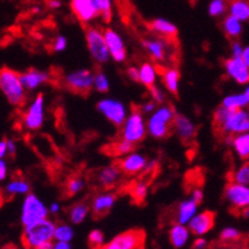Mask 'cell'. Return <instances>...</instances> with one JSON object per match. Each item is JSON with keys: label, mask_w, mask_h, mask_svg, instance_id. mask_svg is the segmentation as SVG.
Instances as JSON below:
<instances>
[{"label": "cell", "mask_w": 249, "mask_h": 249, "mask_svg": "<svg viewBox=\"0 0 249 249\" xmlns=\"http://www.w3.org/2000/svg\"><path fill=\"white\" fill-rule=\"evenodd\" d=\"M213 124L217 132L224 137L248 132L249 112L243 108L231 110L221 105L214 111Z\"/></svg>", "instance_id": "cell-1"}, {"label": "cell", "mask_w": 249, "mask_h": 249, "mask_svg": "<svg viewBox=\"0 0 249 249\" xmlns=\"http://www.w3.org/2000/svg\"><path fill=\"white\" fill-rule=\"evenodd\" d=\"M0 91L9 104L15 107H21L26 102V90L20 79V74L13 69H0Z\"/></svg>", "instance_id": "cell-2"}, {"label": "cell", "mask_w": 249, "mask_h": 249, "mask_svg": "<svg viewBox=\"0 0 249 249\" xmlns=\"http://www.w3.org/2000/svg\"><path fill=\"white\" fill-rule=\"evenodd\" d=\"M176 115L177 113L171 105L162 104L161 106H159L147 119L148 135L157 140L166 139L173 130Z\"/></svg>", "instance_id": "cell-3"}, {"label": "cell", "mask_w": 249, "mask_h": 249, "mask_svg": "<svg viewBox=\"0 0 249 249\" xmlns=\"http://www.w3.org/2000/svg\"><path fill=\"white\" fill-rule=\"evenodd\" d=\"M55 228H56V224L51 219L49 218L41 219L31 226L24 227L21 242L26 249H35L40 244L54 239Z\"/></svg>", "instance_id": "cell-4"}, {"label": "cell", "mask_w": 249, "mask_h": 249, "mask_svg": "<svg viewBox=\"0 0 249 249\" xmlns=\"http://www.w3.org/2000/svg\"><path fill=\"white\" fill-rule=\"evenodd\" d=\"M146 135H148V132L147 121L144 120V115L140 107H133L122 124L120 137L136 146L143 141Z\"/></svg>", "instance_id": "cell-5"}, {"label": "cell", "mask_w": 249, "mask_h": 249, "mask_svg": "<svg viewBox=\"0 0 249 249\" xmlns=\"http://www.w3.org/2000/svg\"><path fill=\"white\" fill-rule=\"evenodd\" d=\"M85 39L88 44L89 53L91 57L96 64L102 65L106 64L111 59L110 53H108L107 44H106L104 30L96 26H88L85 30Z\"/></svg>", "instance_id": "cell-6"}, {"label": "cell", "mask_w": 249, "mask_h": 249, "mask_svg": "<svg viewBox=\"0 0 249 249\" xmlns=\"http://www.w3.org/2000/svg\"><path fill=\"white\" fill-rule=\"evenodd\" d=\"M62 85L79 95H89L93 90V72L88 69L71 71L62 77Z\"/></svg>", "instance_id": "cell-7"}, {"label": "cell", "mask_w": 249, "mask_h": 249, "mask_svg": "<svg viewBox=\"0 0 249 249\" xmlns=\"http://www.w3.org/2000/svg\"><path fill=\"white\" fill-rule=\"evenodd\" d=\"M49 208L34 193H28L21 207V223L24 227L31 226L48 218Z\"/></svg>", "instance_id": "cell-8"}, {"label": "cell", "mask_w": 249, "mask_h": 249, "mask_svg": "<svg viewBox=\"0 0 249 249\" xmlns=\"http://www.w3.org/2000/svg\"><path fill=\"white\" fill-rule=\"evenodd\" d=\"M44 121H45V97L43 93H37L23 113L21 122L26 130L36 131L43 127Z\"/></svg>", "instance_id": "cell-9"}, {"label": "cell", "mask_w": 249, "mask_h": 249, "mask_svg": "<svg viewBox=\"0 0 249 249\" xmlns=\"http://www.w3.org/2000/svg\"><path fill=\"white\" fill-rule=\"evenodd\" d=\"M97 110L116 127H121L126 117L128 116V111L124 105V102L120 100L110 99V97L100 100L97 102Z\"/></svg>", "instance_id": "cell-10"}, {"label": "cell", "mask_w": 249, "mask_h": 249, "mask_svg": "<svg viewBox=\"0 0 249 249\" xmlns=\"http://www.w3.org/2000/svg\"><path fill=\"white\" fill-rule=\"evenodd\" d=\"M146 239V233L142 230H130L112 238L96 249H139Z\"/></svg>", "instance_id": "cell-11"}, {"label": "cell", "mask_w": 249, "mask_h": 249, "mask_svg": "<svg viewBox=\"0 0 249 249\" xmlns=\"http://www.w3.org/2000/svg\"><path fill=\"white\" fill-rule=\"evenodd\" d=\"M224 198L232 210L241 213L249 206V186L231 181L224 188Z\"/></svg>", "instance_id": "cell-12"}, {"label": "cell", "mask_w": 249, "mask_h": 249, "mask_svg": "<svg viewBox=\"0 0 249 249\" xmlns=\"http://www.w3.org/2000/svg\"><path fill=\"white\" fill-rule=\"evenodd\" d=\"M70 8L72 14L82 24H90L100 18L99 9L93 0H70Z\"/></svg>", "instance_id": "cell-13"}, {"label": "cell", "mask_w": 249, "mask_h": 249, "mask_svg": "<svg viewBox=\"0 0 249 249\" xmlns=\"http://www.w3.org/2000/svg\"><path fill=\"white\" fill-rule=\"evenodd\" d=\"M104 35H105V40L106 44H107L111 59L116 62H124V60L127 59V49H126L121 35L116 30L110 28L104 30Z\"/></svg>", "instance_id": "cell-14"}, {"label": "cell", "mask_w": 249, "mask_h": 249, "mask_svg": "<svg viewBox=\"0 0 249 249\" xmlns=\"http://www.w3.org/2000/svg\"><path fill=\"white\" fill-rule=\"evenodd\" d=\"M224 71L227 76L239 85L249 84V66L242 60V57H228L224 61Z\"/></svg>", "instance_id": "cell-15"}, {"label": "cell", "mask_w": 249, "mask_h": 249, "mask_svg": "<svg viewBox=\"0 0 249 249\" xmlns=\"http://www.w3.org/2000/svg\"><path fill=\"white\" fill-rule=\"evenodd\" d=\"M173 130L183 143H191L197 136V124L186 115L177 113L173 121Z\"/></svg>", "instance_id": "cell-16"}, {"label": "cell", "mask_w": 249, "mask_h": 249, "mask_svg": "<svg viewBox=\"0 0 249 249\" xmlns=\"http://www.w3.org/2000/svg\"><path fill=\"white\" fill-rule=\"evenodd\" d=\"M171 40L164 37H155V39L142 40V46L147 51L151 59L155 62H162L167 59L168 50H170Z\"/></svg>", "instance_id": "cell-17"}, {"label": "cell", "mask_w": 249, "mask_h": 249, "mask_svg": "<svg viewBox=\"0 0 249 249\" xmlns=\"http://www.w3.org/2000/svg\"><path fill=\"white\" fill-rule=\"evenodd\" d=\"M148 160L140 152H131L124 156L119 161V167L122 173L127 176H135L143 172Z\"/></svg>", "instance_id": "cell-18"}, {"label": "cell", "mask_w": 249, "mask_h": 249, "mask_svg": "<svg viewBox=\"0 0 249 249\" xmlns=\"http://www.w3.org/2000/svg\"><path fill=\"white\" fill-rule=\"evenodd\" d=\"M117 196L115 192H101L96 195L91 201V212L95 218H101L107 214L112 210L113 204L116 203Z\"/></svg>", "instance_id": "cell-19"}, {"label": "cell", "mask_w": 249, "mask_h": 249, "mask_svg": "<svg viewBox=\"0 0 249 249\" xmlns=\"http://www.w3.org/2000/svg\"><path fill=\"white\" fill-rule=\"evenodd\" d=\"M215 213L212 211H203V212L196 214L188 222V228L191 233L195 235H203L210 232L214 227Z\"/></svg>", "instance_id": "cell-20"}, {"label": "cell", "mask_w": 249, "mask_h": 249, "mask_svg": "<svg viewBox=\"0 0 249 249\" xmlns=\"http://www.w3.org/2000/svg\"><path fill=\"white\" fill-rule=\"evenodd\" d=\"M20 79L26 91H35L50 80V74L39 69H29L20 74Z\"/></svg>", "instance_id": "cell-21"}, {"label": "cell", "mask_w": 249, "mask_h": 249, "mask_svg": "<svg viewBox=\"0 0 249 249\" xmlns=\"http://www.w3.org/2000/svg\"><path fill=\"white\" fill-rule=\"evenodd\" d=\"M148 28L152 33L157 34L159 36L164 37V39L173 40L177 37L178 34V29L172 21L167 19H163V18H157V19H153L150 24H148Z\"/></svg>", "instance_id": "cell-22"}, {"label": "cell", "mask_w": 249, "mask_h": 249, "mask_svg": "<svg viewBox=\"0 0 249 249\" xmlns=\"http://www.w3.org/2000/svg\"><path fill=\"white\" fill-rule=\"evenodd\" d=\"M121 170H120L119 164H111L107 167H104L97 172L96 181L100 186L110 188V187L115 186L117 182L121 178Z\"/></svg>", "instance_id": "cell-23"}, {"label": "cell", "mask_w": 249, "mask_h": 249, "mask_svg": "<svg viewBox=\"0 0 249 249\" xmlns=\"http://www.w3.org/2000/svg\"><path fill=\"white\" fill-rule=\"evenodd\" d=\"M198 206L199 204L192 197L182 201L177 207V222L181 224H188V222L196 215Z\"/></svg>", "instance_id": "cell-24"}, {"label": "cell", "mask_w": 249, "mask_h": 249, "mask_svg": "<svg viewBox=\"0 0 249 249\" xmlns=\"http://www.w3.org/2000/svg\"><path fill=\"white\" fill-rule=\"evenodd\" d=\"M230 146H232L233 151L237 153V156L243 161L249 160V131L244 133H239L232 136Z\"/></svg>", "instance_id": "cell-25"}, {"label": "cell", "mask_w": 249, "mask_h": 249, "mask_svg": "<svg viewBox=\"0 0 249 249\" xmlns=\"http://www.w3.org/2000/svg\"><path fill=\"white\" fill-rule=\"evenodd\" d=\"M190 234V228L181 223H177L175 224V226H172V228H171L170 232H168L170 242L175 248H182V247L187 243V241H188Z\"/></svg>", "instance_id": "cell-26"}, {"label": "cell", "mask_w": 249, "mask_h": 249, "mask_svg": "<svg viewBox=\"0 0 249 249\" xmlns=\"http://www.w3.org/2000/svg\"><path fill=\"white\" fill-rule=\"evenodd\" d=\"M179 80H181V74H179L178 69L167 68L162 71V82H163L164 88L173 95L178 93Z\"/></svg>", "instance_id": "cell-27"}, {"label": "cell", "mask_w": 249, "mask_h": 249, "mask_svg": "<svg viewBox=\"0 0 249 249\" xmlns=\"http://www.w3.org/2000/svg\"><path fill=\"white\" fill-rule=\"evenodd\" d=\"M140 70V82L146 89L152 88L156 85V80H157V68L155 64L150 61L142 62L141 66L139 68Z\"/></svg>", "instance_id": "cell-28"}, {"label": "cell", "mask_w": 249, "mask_h": 249, "mask_svg": "<svg viewBox=\"0 0 249 249\" xmlns=\"http://www.w3.org/2000/svg\"><path fill=\"white\" fill-rule=\"evenodd\" d=\"M222 29H223L224 34L230 37V39L235 40L242 34L243 25H242L241 20L237 19V18L233 17V15L228 14L223 20H222Z\"/></svg>", "instance_id": "cell-29"}, {"label": "cell", "mask_w": 249, "mask_h": 249, "mask_svg": "<svg viewBox=\"0 0 249 249\" xmlns=\"http://www.w3.org/2000/svg\"><path fill=\"white\" fill-rule=\"evenodd\" d=\"M228 13L242 23L249 21V0H230Z\"/></svg>", "instance_id": "cell-30"}, {"label": "cell", "mask_w": 249, "mask_h": 249, "mask_svg": "<svg viewBox=\"0 0 249 249\" xmlns=\"http://www.w3.org/2000/svg\"><path fill=\"white\" fill-rule=\"evenodd\" d=\"M133 148H135V144H132L131 142L126 141V140L121 139L120 137L117 141L112 142L107 146V152L111 156H116V157H124V156L128 155V153L133 152Z\"/></svg>", "instance_id": "cell-31"}, {"label": "cell", "mask_w": 249, "mask_h": 249, "mask_svg": "<svg viewBox=\"0 0 249 249\" xmlns=\"http://www.w3.org/2000/svg\"><path fill=\"white\" fill-rule=\"evenodd\" d=\"M4 193L9 196L28 195L30 193V184L23 178H14L6 184L4 188Z\"/></svg>", "instance_id": "cell-32"}, {"label": "cell", "mask_w": 249, "mask_h": 249, "mask_svg": "<svg viewBox=\"0 0 249 249\" xmlns=\"http://www.w3.org/2000/svg\"><path fill=\"white\" fill-rule=\"evenodd\" d=\"M91 207L88 203L80 202V203L74 204L69 211V218L74 224H80L85 221V218L89 215Z\"/></svg>", "instance_id": "cell-33"}, {"label": "cell", "mask_w": 249, "mask_h": 249, "mask_svg": "<svg viewBox=\"0 0 249 249\" xmlns=\"http://www.w3.org/2000/svg\"><path fill=\"white\" fill-rule=\"evenodd\" d=\"M249 105V101L247 100L244 92L241 93H232L228 95L222 101V106L231 110H238V108H244Z\"/></svg>", "instance_id": "cell-34"}, {"label": "cell", "mask_w": 249, "mask_h": 249, "mask_svg": "<svg viewBox=\"0 0 249 249\" xmlns=\"http://www.w3.org/2000/svg\"><path fill=\"white\" fill-rule=\"evenodd\" d=\"M131 198L136 203H143L148 196V183L146 181H137L130 188Z\"/></svg>", "instance_id": "cell-35"}, {"label": "cell", "mask_w": 249, "mask_h": 249, "mask_svg": "<svg viewBox=\"0 0 249 249\" xmlns=\"http://www.w3.org/2000/svg\"><path fill=\"white\" fill-rule=\"evenodd\" d=\"M230 178L235 183L249 186V161H246L237 170H234V172L230 176Z\"/></svg>", "instance_id": "cell-36"}, {"label": "cell", "mask_w": 249, "mask_h": 249, "mask_svg": "<svg viewBox=\"0 0 249 249\" xmlns=\"http://www.w3.org/2000/svg\"><path fill=\"white\" fill-rule=\"evenodd\" d=\"M230 0H211L208 5V14L212 18L223 17L228 12Z\"/></svg>", "instance_id": "cell-37"}, {"label": "cell", "mask_w": 249, "mask_h": 249, "mask_svg": "<svg viewBox=\"0 0 249 249\" xmlns=\"http://www.w3.org/2000/svg\"><path fill=\"white\" fill-rule=\"evenodd\" d=\"M93 89L101 93L108 92L110 90V80L104 71L93 72Z\"/></svg>", "instance_id": "cell-38"}, {"label": "cell", "mask_w": 249, "mask_h": 249, "mask_svg": "<svg viewBox=\"0 0 249 249\" xmlns=\"http://www.w3.org/2000/svg\"><path fill=\"white\" fill-rule=\"evenodd\" d=\"M85 187V181L80 176H72L66 182V193H68L69 197H72V196L77 195V193L81 192Z\"/></svg>", "instance_id": "cell-39"}, {"label": "cell", "mask_w": 249, "mask_h": 249, "mask_svg": "<svg viewBox=\"0 0 249 249\" xmlns=\"http://www.w3.org/2000/svg\"><path fill=\"white\" fill-rule=\"evenodd\" d=\"M99 9L100 17L104 23H110L112 19V0H93Z\"/></svg>", "instance_id": "cell-40"}, {"label": "cell", "mask_w": 249, "mask_h": 249, "mask_svg": "<svg viewBox=\"0 0 249 249\" xmlns=\"http://www.w3.org/2000/svg\"><path fill=\"white\" fill-rule=\"evenodd\" d=\"M74 238V231L68 224H59L55 228L54 239L57 242H70Z\"/></svg>", "instance_id": "cell-41"}, {"label": "cell", "mask_w": 249, "mask_h": 249, "mask_svg": "<svg viewBox=\"0 0 249 249\" xmlns=\"http://www.w3.org/2000/svg\"><path fill=\"white\" fill-rule=\"evenodd\" d=\"M104 243H105L104 233L99 230L91 231L90 234H89V244H90L91 249L99 248V247H101Z\"/></svg>", "instance_id": "cell-42"}, {"label": "cell", "mask_w": 249, "mask_h": 249, "mask_svg": "<svg viewBox=\"0 0 249 249\" xmlns=\"http://www.w3.org/2000/svg\"><path fill=\"white\" fill-rule=\"evenodd\" d=\"M219 238H221V241L223 242H235L241 238V232L238 230H235V228L230 227V228H226V230L222 231Z\"/></svg>", "instance_id": "cell-43"}, {"label": "cell", "mask_w": 249, "mask_h": 249, "mask_svg": "<svg viewBox=\"0 0 249 249\" xmlns=\"http://www.w3.org/2000/svg\"><path fill=\"white\" fill-rule=\"evenodd\" d=\"M148 91H150L152 101H155L157 105H162V104H164V101H166V95H164V92L162 91L161 88H159L157 85H153L152 88L148 89Z\"/></svg>", "instance_id": "cell-44"}, {"label": "cell", "mask_w": 249, "mask_h": 249, "mask_svg": "<svg viewBox=\"0 0 249 249\" xmlns=\"http://www.w3.org/2000/svg\"><path fill=\"white\" fill-rule=\"evenodd\" d=\"M68 48V39L64 35H57L51 44V49L54 53H62Z\"/></svg>", "instance_id": "cell-45"}, {"label": "cell", "mask_w": 249, "mask_h": 249, "mask_svg": "<svg viewBox=\"0 0 249 249\" xmlns=\"http://www.w3.org/2000/svg\"><path fill=\"white\" fill-rule=\"evenodd\" d=\"M243 46L238 40H233L232 45H231V55L233 57H241L242 53H243Z\"/></svg>", "instance_id": "cell-46"}, {"label": "cell", "mask_w": 249, "mask_h": 249, "mask_svg": "<svg viewBox=\"0 0 249 249\" xmlns=\"http://www.w3.org/2000/svg\"><path fill=\"white\" fill-rule=\"evenodd\" d=\"M156 108H157V104H156L155 101L144 102L143 105L140 106V110L142 111L143 115H151L152 112H155Z\"/></svg>", "instance_id": "cell-47"}, {"label": "cell", "mask_w": 249, "mask_h": 249, "mask_svg": "<svg viewBox=\"0 0 249 249\" xmlns=\"http://www.w3.org/2000/svg\"><path fill=\"white\" fill-rule=\"evenodd\" d=\"M127 76L130 77L132 81L135 82H140V70L139 68H136V66H130V68H127Z\"/></svg>", "instance_id": "cell-48"}, {"label": "cell", "mask_w": 249, "mask_h": 249, "mask_svg": "<svg viewBox=\"0 0 249 249\" xmlns=\"http://www.w3.org/2000/svg\"><path fill=\"white\" fill-rule=\"evenodd\" d=\"M8 176V164L3 159H0V182H3Z\"/></svg>", "instance_id": "cell-49"}, {"label": "cell", "mask_w": 249, "mask_h": 249, "mask_svg": "<svg viewBox=\"0 0 249 249\" xmlns=\"http://www.w3.org/2000/svg\"><path fill=\"white\" fill-rule=\"evenodd\" d=\"M191 197H192L198 204H201L202 202H203V192H202V190H199V188H195V190L192 191V193H191Z\"/></svg>", "instance_id": "cell-50"}, {"label": "cell", "mask_w": 249, "mask_h": 249, "mask_svg": "<svg viewBox=\"0 0 249 249\" xmlns=\"http://www.w3.org/2000/svg\"><path fill=\"white\" fill-rule=\"evenodd\" d=\"M8 153V139L0 141V159H4Z\"/></svg>", "instance_id": "cell-51"}, {"label": "cell", "mask_w": 249, "mask_h": 249, "mask_svg": "<svg viewBox=\"0 0 249 249\" xmlns=\"http://www.w3.org/2000/svg\"><path fill=\"white\" fill-rule=\"evenodd\" d=\"M156 167H157V161H156V160H150V161H147V164H146L143 172L151 173L156 170Z\"/></svg>", "instance_id": "cell-52"}, {"label": "cell", "mask_w": 249, "mask_h": 249, "mask_svg": "<svg viewBox=\"0 0 249 249\" xmlns=\"http://www.w3.org/2000/svg\"><path fill=\"white\" fill-rule=\"evenodd\" d=\"M8 153L10 156H14L17 153V143L12 139H8Z\"/></svg>", "instance_id": "cell-53"}, {"label": "cell", "mask_w": 249, "mask_h": 249, "mask_svg": "<svg viewBox=\"0 0 249 249\" xmlns=\"http://www.w3.org/2000/svg\"><path fill=\"white\" fill-rule=\"evenodd\" d=\"M207 247V241L203 238H198L196 239V242L193 243V249H204Z\"/></svg>", "instance_id": "cell-54"}, {"label": "cell", "mask_w": 249, "mask_h": 249, "mask_svg": "<svg viewBox=\"0 0 249 249\" xmlns=\"http://www.w3.org/2000/svg\"><path fill=\"white\" fill-rule=\"evenodd\" d=\"M48 6L50 9H59L61 8V1L60 0H49Z\"/></svg>", "instance_id": "cell-55"}, {"label": "cell", "mask_w": 249, "mask_h": 249, "mask_svg": "<svg viewBox=\"0 0 249 249\" xmlns=\"http://www.w3.org/2000/svg\"><path fill=\"white\" fill-rule=\"evenodd\" d=\"M241 57H242V60L246 62L247 65L249 66V46H246V48L243 49V53H242Z\"/></svg>", "instance_id": "cell-56"}, {"label": "cell", "mask_w": 249, "mask_h": 249, "mask_svg": "<svg viewBox=\"0 0 249 249\" xmlns=\"http://www.w3.org/2000/svg\"><path fill=\"white\" fill-rule=\"evenodd\" d=\"M54 249H71V246L69 244V242H57Z\"/></svg>", "instance_id": "cell-57"}, {"label": "cell", "mask_w": 249, "mask_h": 249, "mask_svg": "<svg viewBox=\"0 0 249 249\" xmlns=\"http://www.w3.org/2000/svg\"><path fill=\"white\" fill-rule=\"evenodd\" d=\"M55 244L53 243V241H49V242H45V243L40 244L39 247H36L35 249H54Z\"/></svg>", "instance_id": "cell-58"}, {"label": "cell", "mask_w": 249, "mask_h": 249, "mask_svg": "<svg viewBox=\"0 0 249 249\" xmlns=\"http://www.w3.org/2000/svg\"><path fill=\"white\" fill-rule=\"evenodd\" d=\"M60 211V204L56 203V202H54V203H51L50 208H49V212L53 213V214H56V213H59Z\"/></svg>", "instance_id": "cell-59"}, {"label": "cell", "mask_w": 249, "mask_h": 249, "mask_svg": "<svg viewBox=\"0 0 249 249\" xmlns=\"http://www.w3.org/2000/svg\"><path fill=\"white\" fill-rule=\"evenodd\" d=\"M241 213H242V214H243L244 218H249V206L246 207V208H244V210L242 211Z\"/></svg>", "instance_id": "cell-60"}, {"label": "cell", "mask_w": 249, "mask_h": 249, "mask_svg": "<svg viewBox=\"0 0 249 249\" xmlns=\"http://www.w3.org/2000/svg\"><path fill=\"white\" fill-rule=\"evenodd\" d=\"M243 92H244V95H246L247 100H248V101H249V84H248V86H247V88H246V90H244Z\"/></svg>", "instance_id": "cell-61"}, {"label": "cell", "mask_w": 249, "mask_h": 249, "mask_svg": "<svg viewBox=\"0 0 249 249\" xmlns=\"http://www.w3.org/2000/svg\"><path fill=\"white\" fill-rule=\"evenodd\" d=\"M5 249H18V248H15V247H12V246H10V247H6Z\"/></svg>", "instance_id": "cell-62"}]
</instances>
